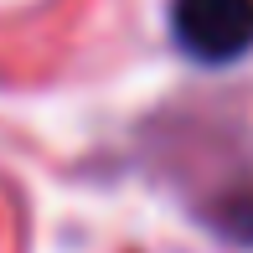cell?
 <instances>
[{
    "instance_id": "1",
    "label": "cell",
    "mask_w": 253,
    "mask_h": 253,
    "mask_svg": "<svg viewBox=\"0 0 253 253\" xmlns=\"http://www.w3.org/2000/svg\"><path fill=\"white\" fill-rule=\"evenodd\" d=\"M176 42L202 62H233L253 47V0H176Z\"/></svg>"
}]
</instances>
